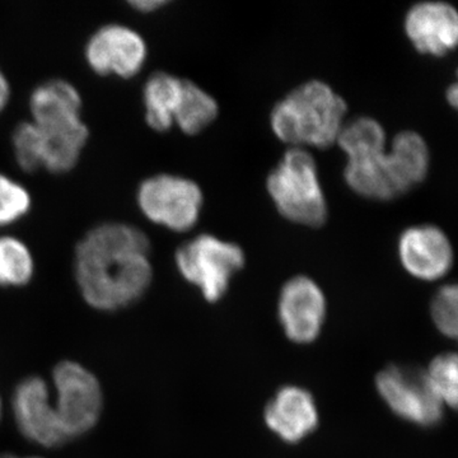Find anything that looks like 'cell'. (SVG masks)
<instances>
[{"instance_id":"15","label":"cell","mask_w":458,"mask_h":458,"mask_svg":"<svg viewBox=\"0 0 458 458\" xmlns=\"http://www.w3.org/2000/svg\"><path fill=\"white\" fill-rule=\"evenodd\" d=\"M31 122L47 123L83 117L80 89L69 81L53 78L32 89L29 99Z\"/></svg>"},{"instance_id":"29","label":"cell","mask_w":458,"mask_h":458,"mask_svg":"<svg viewBox=\"0 0 458 458\" xmlns=\"http://www.w3.org/2000/svg\"><path fill=\"white\" fill-rule=\"evenodd\" d=\"M458 343V342H457Z\"/></svg>"},{"instance_id":"4","label":"cell","mask_w":458,"mask_h":458,"mask_svg":"<svg viewBox=\"0 0 458 458\" xmlns=\"http://www.w3.org/2000/svg\"><path fill=\"white\" fill-rule=\"evenodd\" d=\"M267 194L286 221L318 228L327 222L328 204L318 162L303 148H289L267 177Z\"/></svg>"},{"instance_id":"11","label":"cell","mask_w":458,"mask_h":458,"mask_svg":"<svg viewBox=\"0 0 458 458\" xmlns=\"http://www.w3.org/2000/svg\"><path fill=\"white\" fill-rule=\"evenodd\" d=\"M12 403L18 429L29 441L47 448L68 442L44 378L32 376L23 379L14 390Z\"/></svg>"},{"instance_id":"1","label":"cell","mask_w":458,"mask_h":458,"mask_svg":"<svg viewBox=\"0 0 458 458\" xmlns=\"http://www.w3.org/2000/svg\"><path fill=\"white\" fill-rule=\"evenodd\" d=\"M149 254V238L135 225L104 222L90 228L74 249V278L83 300L104 312L138 302L153 282Z\"/></svg>"},{"instance_id":"23","label":"cell","mask_w":458,"mask_h":458,"mask_svg":"<svg viewBox=\"0 0 458 458\" xmlns=\"http://www.w3.org/2000/svg\"><path fill=\"white\" fill-rule=\"evenodd\" d=\"M430 316L439 333L458 342V283L437 292L430 303Z\"/></svg>"},{"instance_id":"17","label":"cell","mask_w":458,"mask_h":458,"mask_svg":"<svg viewBox=\"0 0 458 458\" xmlns=\"http://www.w3.org/2000/svg\"><path fill=\"white\" fill-rule=\"evenodd\" d=\"M219 114L216 99L197 83L183 80L179 106L174 116L176 125L183 134L197 135L209 128Z\"/></svg>"},{"instance_id":"18","label":"cell","mask_w":458,"mask_h":458,"mask_svg":"<svg viewBox=\"0 0 458 458\" xmlns=\"http://www.w3.org/2000/svg\"><path fill=\"white\" fill-rule=\"evenodd\" d=\"M388 150L406 192L426 179L429 170V149L421 135L415 131H401L394 135Z\"/></svg>"},{"instance_id":"13","label":"cell","mask_w":458,"mask_h":458,"mask_svg":"<svg viewBox=\"0 0 458 458\" xmlns=\"http://www.w3.org/2000/svg\"><path fill=\"white\" fill-rule=\"evenodd\" d=\"M264 420L267 429L280 441L297 445L318 429V403L306 388L295 385L284 386L267 403Z\"/></svg>"},{"instance_id":"24","label":"cell","mask_w":458,"mask_h":458,"mask_svg":"<svg viewBox=\"0 0 458 458\" xmlns=\"http://www.w3.org/2000/svg\"><path fill=\"white\" fill-rule=\"evenodd\" d=\"M128 4L140 13H153L167 5L168 2L165 0H131Z\"/></svg>"},{"instance_id":"25","label":"cell","mask_w":458,"mask_h":458,"mask_svg":"<svg viewBox=\"0 0 458 458\" xmlns=\"http://www.w3.org/2000/svg\"><path fill=\"white\" fill-rule=\"evenodd\" d=\"M11 83H9L7 75H5L4 72L0 68V114L8 106L9 101H11Z\"/></svg>"},{"instance_id":"21","label":"cell","mask_w":458,"mask_h":458,"mask_svg":"<svg viewBox=\"0 0 458 458\" xmlns=\"http://www.w3.org/2000/svg\"><path fill=\"white\" fill-rule=\"evenodd\" d=\"M12 149L21 170L35 174L44 167L40 131L31 120L17 123L12 132Z\"/></svg>"},{"instance_id":"9","label":"cell","mask_w":458,"mask_h":458,"mask_svg":"<svg viewBox=\"0 0 458 458\" xmlns=\"http://www.w3.org/2000/svg\"><path fill=\"white\" fill-rule=\"evenodd\" d=\"M83 54L93 73L131 80L146 65L148 45L143 35L132 27L107 23L89 36Z\"/></svg>"},{"instance_id":"8","label":"cell","mask_w":458,"mask_h":458,"mask_svg":"<svg viewBox=\"0 0 458 458\" xmlns=\"http://www.w3.org/2000/svg\"><path fill=\"white\" fill-rule=\"evenodd\" d=\"M376 388L387 408L408 423L429 428L443 419L445 405L426 370L400 364L386 367L376 377Z\"/></svg>"},{"instance_id":"22","label":"cell","mask_w":458,"mask_h":458,"mask_svg":"<svg viewBox=\"0 0 458 458\" xmlns=\"http://www.w3.org/2000/svg\"><path fill=\"white\" fill-rule=\"evenodd\" d=\"M32 208L29 190L0 172V228L9 227L25 218Z\"/></svg>"},{"instance_id":"20","label":"cell","mask_w":458,"mask_h":458,"mask_svg":"<svg viewBox=\"0 0 458 458\" xmlns=\"http://www.w3.org/2000/svg\"><path fill=\"white\" fill-rule=\"evenodd\" d=\"M434 393L443 405L458 411V352L437 355L426 370Z\"/></svg>"},{"instance_id":"19","label":"cell","mask_w":458,"mask_h":458,"mask_svg":"<svg viewBox=\"0 0 458 458\" xmlns=\"http://www.w3.org/2000/svg\"><path fill=\"white\" fill-rule=\"evenodd\" d=\"M35 273L30 247L14 236H0V286L21 288L29 284Z\"/></svg>"},{"instance_id":"27","label":"cell","mask_w":458,"mask_h":458,"mask_svg":"<svg viewBox=\"0 0 458 458\" xmlns=\"http://www.w3.org/2000/svg\"><path fill=\"white\" fill-rule=\"evenodd\" d=\"M0 458H21V457L14 456V454H0Z\"/></svg>"},{"instance_id":"6","label":"cell","mask_w":458,"mask_h":458,"mask_svg":"<svg viewBox=\"0 0 458 458\" xmlns=\"http://www.w3.org/2000/svg\"><path fill=\"white\" fill-rule=\"evenodd\" d=\"M135 200L148 221L179 233L197 225L204 208L200 186L174 174H157L141 181Z\"/></svg>"},{"instance_id":"16","label":"cell","mask_w":458,"mask_h":458,"mask_svg":"<svg viewBox=\"0 0 458 458\" xmlns=\"http://www.w3.org/2000/svg\"><path fill=\"white\" fill-rule=\"evenodd\" d=\"M183 80L167 72H156L143 86L144 119L152 131L165 132L174 126Z\"/></svg>"},{"instance_id":"10","label":"cell","mask_w":458,"mask_h":458,"mask_svg":"<svg viewBox=\"0 0 458 458\" xmlns=\"http://www.w3.org/2000/svg\"><path fill=\"white\" fill-rule=\"evenodd\" d=\"M327 315V295L318 283L307 276L286 280L280 289L278 319L292 343L311 344L321 335Z\"/></svg>"},{"instance_id":"12","label":"cell","mask_w":458,"mask_h":458,"mask_svg":"<svg viewBox=\"0 0 458 458\" xmlns=\"http://www.w3.org/2000/svg\"><path fill=\"white\" fill-rule=\"evenodd\" d=\"M397 251L403 269L424 282L443 278L454 265L450 240L436 225H415L403 231Z\"/></svg>"},{"instance_id":"28","label":"cell","mask_w":458,"mask_h":458,"mask_svg":"<svg viewBox=\"0 0 458 458\" xmlns=\"http://www.w3.org/2000/svg\"><path fill=\"white\" fill-rule=\"evenodd\" d=\"M0 419H2V400H0Z\"/></svg>"},{"instance_id":"14","label":"cell","mask_w":458,"mask_h":458,"mask_svg":"<svg viewBox=\"0 0 458 458\" xmlns=\"http://www.w3.org/2000/svg\"><path fill=\"white\" fill-rule=\"evenodd\" d=\"M405 32L415 49L441 56L458 47V11L445 2H423L410 8Z\"/></svg>"},{"instance_id":"2","label":"cell","mask_w":458,"mask_h":458,"mask_svg":"<svg viewBox=\"0 0 458 458\" xmlns=\"http://www.w3.org/2000/svg\"><path fill=\"white\" fill-rule=\"evenodd\" d=\"M346 113L345 99L327 82L313 80L274 105L270 128L289 148L327 149L336 144Z\"/></svg>"},{"instance_id":"5","label":"cell","mask_w":458,"mask_h":458,"mask_svg":"<svg viewBox=\"0 0 458 458\" xmlns=\"http://www.w3.org/2000/svg\"><path fill=\"white\" fill-rule=\"evenodd\" d=\"M174 264L183 280L194 285L205 301L216 303L245 267L246 256L237 243L201 233L176 250Z\"/></svg>"},{"instance_id":"3","label":"cell","mask_w":458,"mask_h":458,"mask_svg":"<svg viewBox=\"0 0 458 458\" xmlns=\"http://www.w3.org/2000/svg\"><path fill=\"white\" fill-rule=\"evenodd\" d=\"M336 144L346 156L344 180L352 192L379 201L406 194L393 157L386 149L387 138L381 123L369 116L349 120Z\"/></svg>"},{"instance_id":"26","label":"cell","mask_w":458,"mask_h":458,"mask_svg":"<svg viewBox=\"0 0 458 458\" xmlns=\"http://www.w3.org/2000/svg\"><path fill=\"white\" fill-rule=\"evenodd\" d=\"M447 99L450 105L458 110V71H457V82L452 84L447 90Z\"/></svg>"},{"instance_id":"7","label":"cell","mask_w":458,"mask_h":458,"mask_svg":"<svg viewBox=\"0 0 458 458\" xmlns=\"http://www.w3.org/2000/svg\"><path fill=\"white\" fill-rule=\"evenodd\" d=\"M54 401L60 427L66 438H77L90 432L101 418L104 394L98 379L82 364L60 361L54 369Z\"/></svg>"}]
</instances>
